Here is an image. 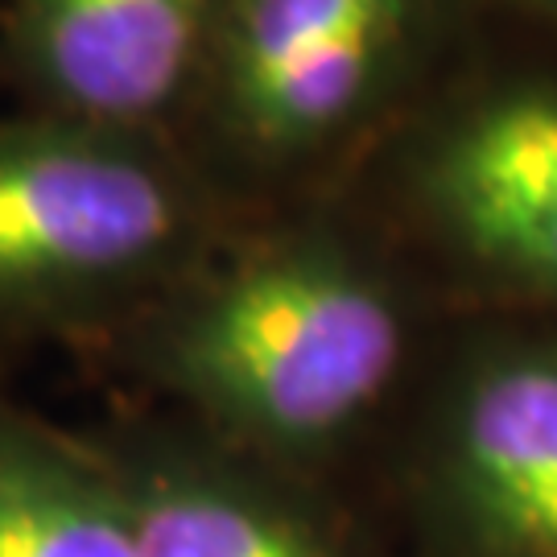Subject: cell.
I'll use <instances>...</instances> for the list:
<instances>
[{
	"label": "cell",
	"mask_w": 557,
	"mask_h": 557,
	"mask_svg": "<svg viewBox=\"0 0 557 557\" xmlns=\"http://www.w3.org/2000/svg\"><path fill=\"white\" fill-rule=\"evenodd\" d=\"M450 310L347 195L269 207L112 338L165 413L338 483L388 438Z\"/></svg>",
	"instance_id": "obj_1"
},
{
	"label": "cell",
	"mask_w": 557,
	"mask_h": 557,
	"mask_svg": "<svg viewBox=\"0 0 557 557\" xmlns=\"http://www.w3.org/2000/svg\"><path fill=\"white\" fill-rule=\"evenodd\" d=\"M335 195L450 314L557 319V38L483 21Z\"/></svg>",
	"instance_id": "obj_2"
},
{
	"label": "cell",
	"mask_w": 557,
	"mask_h": 557,
	"mask_svg": "<svg viewBox=\"0 0 557 557\" xmlns=\"http://www.w3.org/2000/svg\"><path fill=\"white\" fill-rule=\"evenodd\" d=\"M248 215L190 140L0 120V338L112 343Z\"/></svg>",
	"instance_id": "obj_3"
},
{
	"label": "cell",
	"mask_w": 557,
	"mask_h": 557,
	"mask_svg": "<svg viewBox=\"0 0 557 557\" xmlns=\"http://www.w3.org/2000/svg\"><path fill=\"white\" fill-rule=\"evenodd\" d=\"M483 21L479 0H227L186 140L252 211L335 195Z\"/></svg>",
	"instance_id": "obj_4"
},
{
	"label": "cell",
	"mask_w": 557,
	"mask_h": 557,
	"mask_svg": "<svg viewBox=\"0 0 557 557\" xmlns=\"http://www.w3.org/2000/svg\"><path fill=\"white\" fill-rule=\"evenodd\" d=\"M388 446L418 557H557V319L450 314Z\"/></svg>",
	"instance_id": "obj_5"
},
{
	"label": "cell",
	"mask_w": 557,
	"mask_h": 557,
	"mask_svg": "<svg viewBox=\"0 0 557 557\" xmlns=\"http://www.w3.org/2000/svg\"><path fill=\"white\" fill-rule=\"evenodd\" d=\"M140 557H376L338 483L239 450L178 413L103 430Z\"/></svg>",
	"instance_id": "obj_6"
},
{
	"label": "cell",
	"mask_w": 557,
	"mask_h": 557,
	"mask_svg": "<svg viewBox=\"0 0 557 557\" xmlns=\"http://www.w3.org/2000/svg\"><path fill=\"white\" fill-rule=\"evenodd\" d=\"M227 0H9L4 54L34 112L182 137Z\"/></svg>",
	"instance_id": "obj_7"
},
{
	"label": "cell",
	"mask_w": 557,
	"mask_h": 557,
	"mask_svg": "<svg viewBox=\"0 0 557 557\" xmlns=\"http://www.w3.org/2000/svg\"><path fill=\"white\" fill-rule=\"evenodd\" d=\"M0 557H140L133 512L96 434L0 397Z\"/></svg>",
	"instance_id": "obj_8"
},
{
	"label": "cell",
	"mask_w": 557,
	"mask_h": 557,
	"mask_svg": "<svg viewBox=\"0 0 557 557\" xmlns=\"http://www.w3.org/2000/svg\"><path fill=\"white\" fill-rule=\"evenodd\" d=\"M483 17L557 38V0H479Z\"/></svg>",
	"instance_id": "obj_9"
}]
</instances>
